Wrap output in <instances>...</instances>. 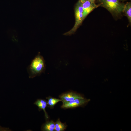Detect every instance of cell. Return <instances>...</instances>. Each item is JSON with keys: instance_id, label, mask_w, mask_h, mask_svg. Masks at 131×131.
<instances>
[{"instance_id": "obj_13", "label": "cell", "mask_w": 131, "mask_h": 131, "mask_svg": "<svg viewBox=\"0 0 131 131\" xmlns=\"http://www.w3.org/2000/svg\"><path fill=\"white\" fill-rule=\"evenodd\" d=\"M96 0H92V1L93 2H95V1Z\"/></svg>"}, {"instance_id": "obj_8", "label": "cell", "mask_w": 131, "mask_h": 131, "mask_svg": "<svg viewBox=\"0 0 131 131\" xmlns=\"http://www.w3.org/2000/svg\"><path fill=\"white\" fill-rule=\"evenodd\" d=\"M123 12L127 17L130 24L131 23V3L127 2L125 4L123 9Z\"/></svg>"}, {"instance_id": "obj_2", "label": "cell", "mask_w": 131, "mask_h": 131, "mask_svg": "<svg viewBox=\"0 0 131 131\" xmlns=\"http://www.w3.org/2000/svg\"><path fill=\"white\" fill-rule=\"evenodd\" d=\"M101 5L113 15L117 16L123 12L125 4L119 0H100Z\"/></svg>"}, {"instance_id": "obj_10", "label": "cell", "mask_w": 131, "mask_h": 131, "mask_svg": "<svg viewBox=\"0 0 131 131\" xmlns=\"http://www.w3.org/2000/svg\"><path fill=\"white\" fill-rule=\"evenodd\" d=\"M46 98L48 99L47 105L51 109L54 108V106L58 102L62 101L60 99H57L49 96Z\"/></svg>"}, {"instance_id": "obj_7", "label": "cell", "mask_w": 131, "mask_h": 131, "mask_svg": "<svg viewBox=\"0 0 131 131\" xmlns=\"http://www.w3.org/2000/svg\"><path fill=\"white\" fill-rule=\"evenodd\" d=\"M34 104L36 105L40 109H42L44 111L45 117L47 119L48 118V115L45 110L46 108L47 105V102L44 100L38 99L34 103Z\"/></svg>"}, {"instance_id": "obj_11", "label": "cell", "mask_w": 131, "mask_h": 131, "mask_svg": "<svg viewBox=\"0 0 131 131\" xmlns=\"http://www.w3.org/2000/svg\"><path fill=\"white\" fill-rule=\"evenodd\" d=\"M66 126L62 123L58 119L55 123V131H63L66 129Z\"/></svg>"}, {"instance_id": "obj_9", "label": "cell", "mask_w": 131, "mask_h": 131, "mask_svg": "<svg viewBox=\"0 0 131 131\" xmlns=\"http://www.w3.org/2000/svg\"><path fill=\"white\" fill-rule=\"evenodd\" d=\"M55 123L52 120L46 123L43 127V131H55Z\"/></svg>"}, {"instance_id": "obj_12", "label": "cell", "mask_w": 131, "mask_h": 131, "mask_svg": "<svg viewBox=\"0 0 131 131\" xmlns=\"http://www.w3.org/2000/svg\"><path fill=\"white\" fill-rule=\"evenodd\" d=\"M82 3H83L86 0H79Z\"/></svg>"}, {"instance_id": "obj_5", "label": "cell", "mask_w": 131, "mask_h": 131, "mask_svg": "<svg viewBox=\"0 0 131 131\" xmlns=\"http://www.w3.org/2000/svg\"><path fill=\"white\" fill-rule=\"evenodd\" d=\"M101 4V3L99 4H96L95 2L90 0H86L82 3L84 19L91 12L95 9L100 6Z\"/></svg>"}, {"instance_id": "obj_4", "label": "cell", "mask_w": 131, "mask_h": 131, "mask_svg": "<svg viewBox=\"0 0 131 131\" xmlns=\"http://www.w3.org/2000/svg\"><path fill=\"white\" fill-rule=\"evenodd\" d=\"M90 100L83 98H77L72 101L62 102L61 107L64 109H67L76 107L82 106L89 102Z\"/></svg>"}, {"instance_id": "obj_14", "label": "cell", "mask_w": 131, "mask_h": 131, "mask_svg": "<svg viewBox=\"0 0 131 131\" xmlns=\"http://www.w3.org/2000/svg\"><path fill=\"white\" fill-rule=\"evenodd\" d=\"M120 0V1H124L125 0Z\"/></svg>"}, {"instance_id": "obj_3", "label": "cell", "mask_w": 131, "mask_h": 131, "mask_svg": "<svg viewBox=\"0 0 131 131\" xmlns=\"http://www.w3.org/2000/svg\"><path fill=\"white\" fill-rule=\"evenodd\" d=\"M83 9L82 3L79 0L77 3L75 8V23L72 29V32L70 35L75 31L78 26L81 24L83 20Z\"/></svg>"}, {"instance_id": "obj_6", "label": "cell", "mask_w": 131, "mask_h": 131, "mask_svg": "<svg viewBox=\"0 0 131 131\" xmlns=\"http://www.w3.org/2000/svg\"><path fill=\"white\" fill-rule=\"evenodd\" d=\"M59 97L62 102L69 101L77 98H84L79 94L72 91L62 94L59 95Z\"/></svg>"}, {"instance_id": "obj_1", "label": "cell", "mask_w": 131, "mask_h": 131, "mask_svg": "<svg viewBox=\"0 0 131 131\" xmlns=\"http://www.w3.org/2000/svg\"><path fill=\"white\" fill-rule=\"evenodd\" d=\"M46 66L45 60L39 52L32 60L29 67L30 77L32 78L44 72Z\"/></svg>"}]
</instances>
